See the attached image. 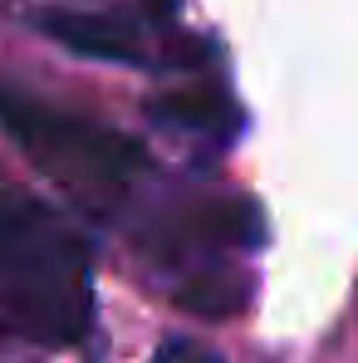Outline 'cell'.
<instances>
[{
    "label": "cell",
    "instance_id": "cell-4",
    "mask_svg": "<svg viewBox=\"0 0 358 363\" xmlns=\"http://www.w3.org/2000/svg\"><path fill=\"white\" fill-rule=\"evenodd\" d=\"M147 118L162 123V128H181V133H211V138H226L231 133V104L216 99V94H162L147 104Z\"/></svg>",
    "mask_w": 358,
    "mask_h": 363
},
{
    "label": "cell",
    "instance_id": "cell-2",
    "mask_svg": "<svg viewBox=\"0 0 358 363\" xmlns=\"http://www.w3.org/2000/svg\"><path fill=\"white\" fill-rule=\"evenodd\" d=\"M0 128L30 152L40 172H50L64 191L84 201H113L147 172V152L128 133L69 113L60 104H45L5 79H0Z\"/></svg>",
    "mask_w": 358,
    "mask_h": 363
},
{
    "label": "cell",
    "instance_id": "cell-3",
    "mask_svg": "<svg viewBox=\"0 0 358 363\" xmlns=\"http://www.w3.org/2000/svg\"><path fill=\"white\" fill-rule=\"evenodd\" d=\"M40 30L50 40H60L64 50L89 55V60L108 64H152V50L142 40V30L123 15H99V10H45Z\"/></svg>",
    "mask_w": 358,
    "mask_h": 363
},
{
    "label": "cell",
    "instance_id": "cell-1",
    "mask_svg": "<svg viewBox=\"0 0 358 363\" xmlns=\"http://www.w3.org/2000/svg\"><path fill=\"white\" fill-rule=\"evenodd\" d=\"M94 329V255L60 211L0 186V339L74 349Z\"/></svg>",
    "mask_w": 358,
    "mask_h": 363
},
{
    "label": "cell",
    "instance_id": "cell-5",
    "mask_svg": "<svg viewBox=\"0 0 358 363\" xmlns=\"http://www.w3.org/2000/svg\"><path fill=\"white\" fill-rule=\"evenodd\" d=\"M147 363H226V359H221L216 349L196 344V339H172V344H162Z\"/></svg>",
    "mask_w": 358,
    "mask_h": 363
}]
</instances>
